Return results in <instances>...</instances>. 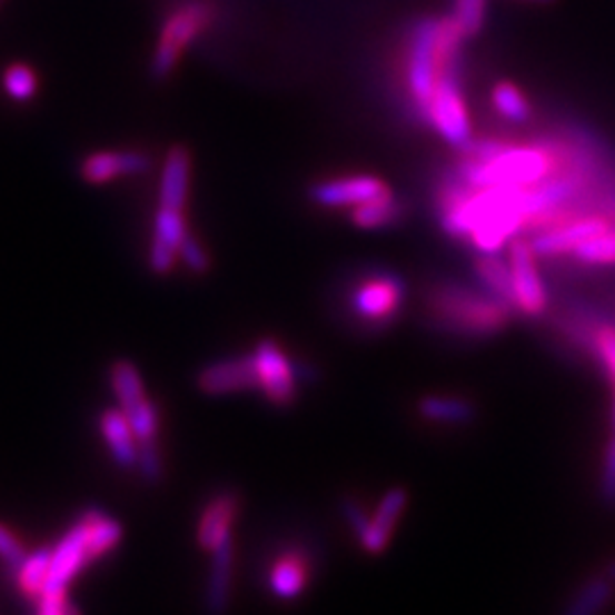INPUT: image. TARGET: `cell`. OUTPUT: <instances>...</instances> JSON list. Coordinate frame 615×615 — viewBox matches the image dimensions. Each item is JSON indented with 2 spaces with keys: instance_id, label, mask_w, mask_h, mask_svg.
Returning a JSON list of instances; mask_svg holds the SVG:
<instances>
[{
  "instance_id": "cell-1",
  "label": "cell",
  "mask_w": 615,
  "mask_h": 615,
  "mask_svg": "<svg viewBox=\"0 0 615 615\" xmlns=\"http://www.w3.org/2000/svg\"><path fill=\"white\" fill-rule=\"evenodd\" d=\"M465 34L449 19H419L413 23L408 43H406V89L413 101L415 112L424 119L427 117L429 101L440 76L449 65L463 60L460 46Z\"/></svg>"
},
{
  "instance_id": "cell-2",
  "label": "cell",
  "mask_w": 615,
  "mask_h": 615,
  "mask_svg": "<svg viewBox=\"0 0 615 615\" xmlns=\"http://www.w3.org/2000/svg\"><path fill=\"white\" fill-rule=\"evenodd\" d=\"M427 306L434 319L454 330V334L475 338L499 334L510 319V310H515L490 292H475L454 286V282L434 288L427 297Z\"/></svg>"
},
{
  "instance_id": "cell-3",
  "label": "cell",
  "mask_w": 615,
  "mask_h": 615,
  "mask_svg": "<svg viewBox=\"0 0 615 615\" xmlns=\"http://www.w3.org/2000/svg\"><path fill=\"white\" fill-rule=\"evenodd\" d=\"M217 17L210 0H182L162 21L156 53L151 60V76L165 80L173 73L185 51L201 39Z\"/></svg>"
},
{
  "instance_id": "cell-4",
  "label": "cell",
  "mask_w": 615,
  "mask_h": 615,
  "mask_svg": "<svg viewBox=\"0 0 615 615\" xmlns=\"http://www.w3.org/2000/svg\"><path fill=\"white\" fill-rule=\"evenodd\" d=\"M460 65L463 60L449 65L440 76L427 108V117H424V121H429L445 141L458 149L472 141V123L460 91Z\"/></svg>"
},
{
  "instance_id": "cell-5",
  "label": "cell",
  "mask_w": 615,
  "mask_h": 615,
  "mask_svg": "<svg viewBox=\"0 0 615 615\" xmlns=\"http://www.w3.org/2000/svg\"><path fill=\"white\" fill-rule=\"evenodd\" d=\"M406 299L404 280L395 274H371L356 282L351 292V310L363 324H390Z\"/></svg>"
},
{
  "instance_id": "cell-6",
  "label": "cell",
  "mask_w": 615,
  "mask_h": 615,
  "mask_svg": "<svg viewBox=\"0 0 615 615\" xmlns=\"http://www.w3.org/2000/svg\"><path fill=\"white\" fill-rule=\"evenodd\" d=\"M538 256L527 240H513L508 251L510 280H513V306L527 317H538L547 308V288L538 271Z\"/></svg>"
},
{
  "instance_id": "cell-7",
  "label": "cell",
  "mask_w": 615,
  "mask_h": 615,
  "mask_svg": "<svg viewBox=\"0 0 615 615\" xmlns=\"http://www.w3.org/2000/svg\"><path fill=\"white\" fill-rule=\"evenodd\" d=\"M258 369V388L274 404L286 408L297 401V371L290 356L278 347V343L265 338L254 349Z\"/></svg>"
},
{
  "instance_id": "cell-8",
  "label": "cell",
  "mask_w": 615,
  "mask_h": 615,
  "mask_svg": "<svg viewBox=\"0 0 615 615\" xmlns=\"http://www.w3.org/2000/svg\"><path fill=\"white\" fill-rule=\"evenodd\" d=\"M91 561L97 558H93L89 547V527H87V519L80 517L78 523L62 536L56 549H51V571H49V577H46V586L41 593H67L73 577Z\"/></svg>"
},
{
  "instance_id": "cell-9",
  "label": "cell",
  "mask_w": 615,
  "mask_h": 615,
  "mask_svg": "<svg viewBox=\"0 0 615 615\" xmlns=\"http://www.w3.org/2000/svg\"><path fill=\"white\" fill-rule=\"evenodd\" d=\"M393 189L376 176H345L315 182L308 189L313 204L321 208H356L365 201L390 195Z\"/></svg>"
},
{
  "instance_id": "cell-10",
  "label": "cell",
  "mask_w": 615,
  "mask_h": 615,
  "mask_svg": "<svg viewBox=\"0 0 615 615\" xmlns=\"http://www.w3.org/2000/svg\"><path fill=\"white\" fill-rule=\"evenodd\" d=\"M611 224L602 217H582V219H565L554 226H547L538 230L532 240V249L538 258H554L573 254L579 245L595 238L602 230H606Z\"/></svg>"
},
{
  "instance_id": "cell-11",
  "label": "cell",
  "mask_w": 615,
  "mask_h": 615,
  "mask_svg": "<svg viewBox=\"0 0 615 615\" xmlns=\"http://www.w3.org/2000/svg\"><path fill=\"white\" fill-rule=\"evenodd\" d=\"M197 388L208 397H221L258 388V369L254 354L206 365L197 374Z\"/></svg>"
},
{
  "instance_id": "cell-12",
  "label": "cell",
  "mask_w": 615,
  "mask_h": 615,
  "mask_svg": "<svg viewBox=\"0 0 615 615\" xmlns=\"http://www.w3.org/2000/svg\"><path fill=\"white\" fill-rule=\"evenodd\" d=\"M406 504H408V493L404 488H393L381 497L374 515L367 519L365 529L356 536L360 547L367 554L376 556V554L386 552V547L390 545V538L395 534V527L399 523V517L406 510Z\"/></svg>"
},
{
  "instance_id": "cell-13",
  "label": "cell",
  "mask_w": 615,
  "mask_h": 615,
  "mask_svg": "<svg viewBox=\"0 0 615 615\" xmlns=\"http://www.w3.org/2000/svg\"><path fill=\"white\" fill-rule=\"evenodd\" d=\"M182 212L185 210L158 208L156 224H153V242H151V251H149V265L160 276H165L173 269L178 249H180L182 240L187 238V224H185Z\"/></svg>"
},
{
  "instance_id": "cell-14",
  "label": "cell",
  "mask_w": 615,
  "mask_h": 615,
  "mask_svg": "<svg viewBox=\"0 0 615 615\" xmlns=\"http://www.w3.org/2000/svg\"><path fill=\"white\" fill-rule=\"evenodd\" d=\"M240 510V497L232 490L217 493L204 508L197 527V543L208 554L217 549L226 538L232 536L235 517Z\"/></svg>"
},
{
  "instance_id": "cell-15",
  "label": "cell",
  "mask_w": 615,
  "mask_h": 615,
  "mask_svg": "<svg viewBox=\"0 0 615 615\" xmlns=\"http://www.w3.org/2000/svg\"><path fill=\"white\" fill-rule=\"evenodd\" d=\"M151 169V158L141 151H99L85 158L80 176L91 185H103L121 176H137Z\"/></svg>"
},
{
  "instance_id": "cell-16",
  "label": "cell",
  "mask_w": 615,
  "mask_h": 615,
  "mask_svg": "<svg viewBox=\"0 0 615 615\" xmlns=\"http://www.w3.org/2000/svg\"><path fill=\"white\" fill-rule=\"evenodd\" d=\"M310 582V558L301 549H286L269 567L267 588L276 599L290 602L304 595Z\"/></svg>"
},
{
  "instance_id": "cell-17",
  "label": "cell",
  "mask_w": 615,
  "mask_h": 615,
  "mask_svg": "<svg viewBox=\"0 0 615 615\" xmlns=\"http://www.w3.org/2000/svg\"><path fill=\"white\" fill-rule=\"evenodd\" d=\"M189 178H192V156H189L185 147L169 149L160 171V189H158L160 208L185 210L187 197H189Z\"/></svg>"
},
{
  "instance_id": "cell-18",
  "label": "cell",
  "mask_w": 615,
  "mask_h": 615,
  "mask_svg": "<svg viewBox=\"0 0 615 615\" xmlns=\"http://www.w3.org/2000/svg\"><path fill=\"white\" fill-rule=\"evenodd\" d=\"M101 434H103V440H106L115 463L123 469H135L139 443H137L130 424H128V417L121 408H108L101 415Z\"/></svg>"
},
{
  "instance_id": "cell-19",
  "label": "cell",
  "mask_w": 615,
  "mask_h": 615,
  "mask_svg": "<svg viewBox=\"0 0 615 615\" xmlns=\"http://www.w3.org/2000/svg\"><path fill=\"white\" fill-rule=\"evenodd\" d=\"M210 575L206 588V606L212 613H221L228 608L230 602V586H232V563H235V547L232 536L226 538L217 549L210 552Z\"/></svg>"
},
{
  "instance_id": "cell-20",
  "label": "cell",
  "mask_w": 615,
  "mask_h": 615,
  "mask_svg": "<svg viewBox=\"0 0 615 615\" xmlns=\"http://www.w3.org/2000/svg\"><path fill=\"white\" fill-rule=\"evenodd\" d=\"M417 413L438 424H467L475 419L477 410L475 404L463 397H443V395H429L417 401Z\"/></svg>"
},
{
  "instance_id": "cell-21",
  "label": "cell",
  "mask_w": 615,
  "mask_h": 615,
  "mask_svg": "<svg viewBox=\"0 0 615 615\" xmlns=\"http://www.w3.org/2000/svg\"><path fill=\"white\" fill-rule=\"evenodd\" d=\"M401 217H404V206L395 199L393 192L351 208V221L365 230L388 228V226L397 224Z\"/></svg>"
},
{
  "instance_id": "cell-22",
  "label": "cell",
  "mask_w": 615,
  "mask_h": 615,
  "mask_svg": "<svg viewBox=\"0 0 615 615\" xmlns=\"http://www.w3.org/2000/svg\"><path fill=\"white\" fill-rule=\"evenodd\" d=\"M475 271L482 278L490 295L513 306V280H510V265L502 260L497 254H479L475 258ZM515 308V306H513Z\"/></svg>"
},
{
  "instance_id": "cell-23",
  "label": "cell",
  "mask_w": 615,
  "mask_h": 615,
  "mask_svg": "<svg viewBox=\"0 0 615 615\" xmlns=\"http://www.w3.org/2000/svg\"><path fill=\"white\" fill-rule=\"evenodd\" d=\"M613 597V582L608 577H593L582 584L565 606L567 615H593L608 606Z\"/></svg>"
},
{
  "instance_id": "cell-24",
  "label": "cell",
  "mask_w": 615,
  "mask_h": 615,
  "mask_svg": "<svg viewBox=\"0 0 615 615\" xmlns=\"http://www.w3.org/2000/svg\"><path fill=\"white\" fill-rule=\"evenodd\" d=\"M110 386L119 401V408H130L132 404L147 397L145 381H141L139 369L128 360H117L110 367Z\"/></svg>"
},
{
  "instance_id": "cell-25",
  "label": "cell",
  "mask_w": 615,
  "mask_h": 615,
  "mask_svg": "<svg viewBox=\"0 0 615 615\" xmlns=\"http://www.w3.org/2000/svg\"><path fill=\"white\" fill-rule=\"evenodd\" d=\"M82 517L87 519V527H89V547H91L93 558L106 556L108 552H112L119 545L123 529L117 519L108 517L101 510H89Z\"/></svg>"
},
{
  "instance_id": "cell-26",
  "label": "cell",
  "mask_w": 615,
  "mask_h": 615,
  "mask_svg": "<svg viewBox=\"0 0 615 615\" xmlns=\"http://www.w3.org/2000/svg\"><path fill=\"white\" fill-rule=\"evenodd\" d=\"M493 106L495 110L506 119V121H513V123H527L532 119V103L529 99L525 97V91L519 89L517 85L504 80V82H497L493 87Z\"/></svg>"
},
{
  "instance_id": "cell-27",
  "label": "cell",
  "mask_w": 615,
  "mask_h": 615,
  "mask_svg": "<svg viewBox=\"0 0 615 615\" xmlns=\"http://www.w3.org/2000/svg\"><path fill=\"white\" fill-rule=\"evenodd\" d=\"M49 571H51V549H37L32 554H28L19 571L14 573L21 593L37 599L46 586Z\"/></svg>"
},
{
  "instance_id": "cell-28",
  "label": "cell",
  "mask_w": 615,
  "mask_h": 615,
  "mask_svg": "<svg viewBox=\"0 0 615 615\" xmlns=\"http://www.w3.org/2000/svg\"><path fill=\"white\" fill-rule=\"evenodd\" d=\"M121 410L126 413L130 429L139 445H151L158 440L160 415H158V406L149 397L132 404L130 408H121Z\"/></svg>"
},
{
  "instance_id": "cell-29",
  "label": "cell",
  "mask_w": 615,
  "mask_h": 615,
  "mask_svg": "<svg viewBox=\"0 0 615 615\" xmlns=\"http://www.w3.org/2000/svg\"><path fill=\"white\" fill-rule=\"evenodd\" d=\"M573 256L584 262V265H593V267H606V265H615V228L608 226L606 230H602L595 238L586 240L584 245H579Z\"/></svg>"
},
{
  "instance_id": "cell-30",
  "label": "cell",
  "mask_w": 615,
  "mask_h": 615,
  "mask_svg": "<svg viewBox=\"0 0 615 615\" xmlns=\"http://www.w3.org/2000/svg\"><path fill=\"white\" fill-rule=\"evenodd\" d=\"M3 89L14 101H30L37 93V76L28 65H12L3 73Z\"/></svg>"
},
{
  "instance_id": "cell-31",
  "label": "cell",
  "mask_w": 615,
  "mask_h": 615,
  "mask_svg": "<svg viewBox=\"0 0 615 615\" xmlns=\"http://www.w3.org/2000/svg\"><path fill=\"white\" fill-rule=\"evenodd\" d=\"M452 19L465 37L479 34L486 21V0H454Z\"/></svg>"
},
{
  "instance_id": "cell-32",
  "label": "cell",
  "mask_w": 615,
  "mask_h": 615,
  "mask_svg": "<svg viewBox=\"0 0 615 615\" xmlns=\"http://www.w3.org/2000/svg\"><path fill=\"white\" fill-rule=\"evenodd\" d=\"M178 258L185 262V267L189 271H195V274H206L210 269V256H208V251L189 232H187V238L182 240V245L178 249Z\"/></svg>"
},
{
  "instance_id": "cell-33",
  "label": "cell",
  "mask_w": 615,
  "mask_h": 615,
  "mask_svg": "<svg viewBox=\"0 0 615 615\" xmlns=\"http://www.w3.org/2000/svg\"><path fill=\"white\" fill-rule=\"evenodd\" d=\"M137 472H139V477L145 479V482H149V484L160 482V477H162V458H160V452H158L156 443L139 445Z\"/></svg>"
},
{
  "instance_id": "cell-34",
  "label": "cell",
  "mask_w": 615,
  "mask_h": 615,
  "mask_svg": "<svg viewBox=\"0 0 615 615\" xmlns=\"http://www.w3.org/2000/svg\"><path fill=\"white\" fill-rule=\"evenodd\" d=\"M28 552L23 549L21 540L6 527V525H0V561H3L12 573H17L21 563L26 561Z\"/></svg>"
},
{
  "instance_id": "cell-35",
  "label": "cell",
  "mask_w": 615,
  "mask_h": 615,
  "mask_svg": "<svg viewBox=\"0 0 615 615\" xmlns=\"http://www.w3.org/2000/svg\"><path fill=\"white\" fill-rule=\"evenodd\" d=\"M595 351L604 365V369L608 371L611 381L615 386V328L604 326L597 330L595 336Z\"/></svg>"
},
{
  "instance_id": "cell-36",
  "label": "cell",
  "mask_w": 615,
  "mask_h": 615,
  "mask_svg": "<svg viewBox=\"0 0 615 615\" xmlns=\"http://www.w3.org/2000/svg\"><path fill=\"white\" fill-rule=\"evenodd\" d=\"M602 499L606 506H615V438L608 443L606 454H604V465H602Z\"/></svg>"
},
{
  "instance_id": "cell-37",
  "label": "cell",
  "mask_w": 615,
  "mask_h": 615,
  "mask_svg": "<svg viewBox=\"0 0 615 615\" xmlns=\"http://www.w3.org/2000/svg\"><path fill=\"white\" fill-rule=\"evenodd\" d=\"M37 611L41 615H62L76 613V608L67 602V593H41L37 597Z\"/></svg>"
},
{
  "instance_id": "cell-38",
  "label": "cell",
  "mask_w": 615,
  "mask_h": 615,
  "mask_svg": "<svg viewBox=\"0 0 615 615\" xmlns=\"http://www.w3.org/2000/svg\"><path fill=\"white\" fill-rule=\"evenodd\" d=\"M606 577H608V579H611V582L615 584V563H611V565H608V571H606Z\"/></svg>"
},
{
  "instance_id": "cell-39",
  "label": "cell",
  "mask_w": 615,
  "mask_h": 615,
  "mask_svg": "<svg viewBox=\"0 0 615 615\" xmlns=\"http://www.w3.org/2000/svg\"><path fill=\"white\" fill-rule=\"evenodd\" d=\"M523 3H534V6H547V3H554V0H523Z\"/></svg>"
},
{
  "instance_id": "cell-40",
  "label": "cell",
  "mask_w": 615,
  "mask_h": 615,
  "mask_svg": "<svg viewBox=\"0 0 615 615\" xmlns=\"http://www.w3.org/2000/svg\"><path fill=\"white\" fill-rule=\"evenodd\" d=\"M613 408H615V406H613Z\"/></svg>"
}]
</instances>
